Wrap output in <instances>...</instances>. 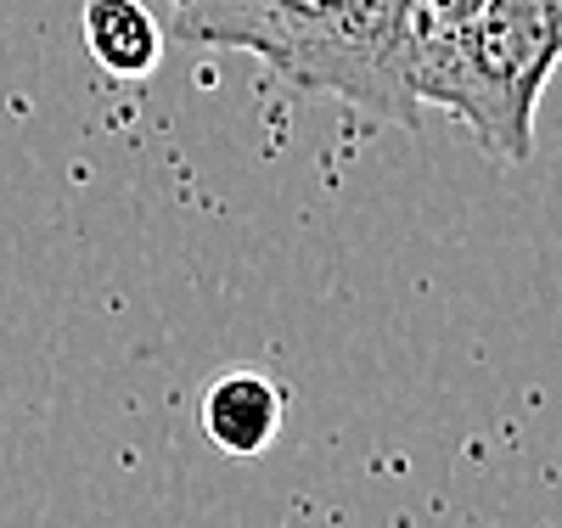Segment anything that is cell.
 Instances as JSON below:
<instances>
[{"instance_id":"obj_1","label":"cell","mask_w":562,"mask_h":528,"mask_svg":"<svg viewBox=\"0 0 562 528\" xmlns=\"http://www.w3.org/2000/svg\"><path fill=\"white\" fill-rule=\"evenodd\" d=\"M175 40L254 52L288 85L344 96L349 108L416 124L411 0H175Z\"/></svg>"},{"instance_id":"obj_2","label":"cell","mask_w":562,"mask_h":528,"mask_svg":"<svg viewBox=\"0 0 562 528\" xmlns=\"http://www.w3.org/2000/svg\"><path fill=\"white\" fill-rule=\"evenodd\" d=\"M562 63V0H484L461 45L450 119L501 164L535 158V108Z\"/></svg>"},{"instance_id":"obj_3","label":"cell","mask_w":562,"mask_h":528,"mask_svg":"<svg viewBox=\"0 0 562 528\" xmlns=\"http://www.w3.org/2000/svg\"><path fill=\"white\" fill-rule=\"evenodd\" d=\"M203 434L225 456H265L281 434L288 400L265 371H225L203 389Z\"/></svg>"},{"instance_id":"obj_4","label":"cell","mask_w":562,"mask_h":528,"mask_svg":"<svg viewBox=\"0 0 562 528\" xmlns=\"http://www.w3.org/2000/svg\"><path fill=\"white\" fill-rule=\"evenodd\" d=\"M85 45L108 74L147 79L164 57V23L140 0H85Z\"/></svg>"}]
</instances>
